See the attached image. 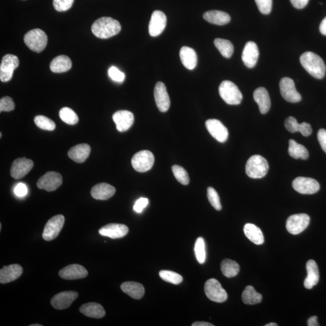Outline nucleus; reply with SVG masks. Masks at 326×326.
<instances>
[{"label": "nucleus", "mask_w": 326, "mask_h": 326, "mask_svg": "<svg viewBox=\"0 0 326 326\" xmlns=\"http://www.w3.org/2000/svg\"><path fill=\"white\" fill-rule=\"evenodd\" d=\"M179 57L182 64L187 69L192 70L197 66L198 57L193 48L186 46L182 47L179 51Z\"/></svg>", "instance_id": "obj_29"}, {"label": "nucleus", "mask_w": 326, "mask_h": 326, "mask_svg": "<svg viewBox=\"0 0 326 326\" xmlns=\"http://www.w3.org/2000/svg\"><path fill=\"white\" fill-rule=\"evenodd\" d=\"M195 253L196 258L200 264H203L206 259L205 241L203 237H198L195 244Z\"/></svg>", "instance_id": "obj_40"}, {"label": "nucleus", "mask_w": 326, "mask_h": 326, "mask_svg": "<svg viewBox=\"0 0 326 326\" xmlns=\"http://www.w3.org/2000/svg\"><path fill=\"white\" fill-rule=\"evenodd\" d=\"M34 165V162L31 159L26 158L15 159L11 166V177L16 179L24 177L32 170Z\"/></svg>", "instance_id": "obj_18"}, {"label": "nucleus", "mask_w": 326, "mask_h": 326, "mask_svg": "<svg viewBox=\"0 0 326 326\" xmlns=\"http://www.w3.org/2000/svg\"><path fill=\"white\" fill-rule=\"evenodd\" d=\"M308 276L305 280L306 289H311L317 284L319 279V270L317 263L314 260H309L306 263Z\"/></svg>", "instance_id": "obj_27"}, {"label": "nucleus", "mask_w": 326, "mask_h": 326, "mask_svg": "<svg viewBox=\"0 0 326 326\" xmlns=\"http://www.w3.org/2000/svg\"><path fill=\"white\" fill-rule=\"evenodd\" d=\"M35 123L38 128L46 130H53L56 125L53 120L44 116H37L35 117Z\"/></svg>", "instance_id": "obj_43"}, {"label": "nucleus", "mask_w": 326, "mask_h": 326, "mask_svg": "<svg viewBox=\"0 0 326 326\" xmlns=\"http://www.w3.org/2000/svg\"><path fill=\"white\" fill-rule=\"evenodd\" d=\"M221 269L224 276L231 278L239 273L240 266L235 261L226 259L222 261Z\"/></svg>", "instance_id": "obj_37"}, {"label": "nucleus", "mask_w": 326, "mask_h": 326, "mask_svg": "<svg viewBox=\"0 0 326 326\" xmlns=\"http://www.w3.org/2000/svg\"><path fill=\"white\" fill-rule=\"evenodd\" d=\"M116 188L109 184H97L91 188V195L97 200H107L113 197L116 194Z\"/></svg>", "instance_id": "obj_24"}, {"label": "nucleus", "mask_w": 326, "mask_h": 326, "mask_svg": "<svg viewBox=\"0 0 326 326\" xmlns=\"http://www.w3.org/2000/svg\"><path fill=\"white\" fill-rule=\"evenodd\" d=\"M292 187L298 193L312 195L317 193L319 190V184L315 179L311 178L299 177L292 182Z\"/></svg>", "instance_id": "obj_12"}, {"label": "nucleus", "mask_w": 326, "mask_h": 326, "mask_svg": "<svg viewBox=\"0 0 326 326\" xmlns=\"http://www.w3.org/2000/svg\"><path fill=\"white\" fill-rule=\"evenodd\" d=\"M255 2L262 14L268 15L271 12L273 0H255Z\"/></svg>", "instance_id": "obj_47"}, {"label": "nucleus", "mask_w": 326, "mask_h": 326, "mask_svg": "<svg viewBox=\"0 0 326 326\" xmlns=\"http://www.w3.org/2000/svg\"><path fill=\"white\" fill-rule=\"evenodd\" d=\"M89 275L88 270L84 266L78 264L68 265L60 270L59 275L65 280H77L86 278Z\"/></svg>", "instance_id": "obj_22"}, {"label": "nucleus", "mask_w": 326, "mask_h": 326, "mask_svg": "<svg viewBox=\"0 0 326 326\" xmlns=\"http://www.w3.org/2000/svg\"><path fill=\"white\" fill-rule=\"evenodd\" d=\"M253 97L259 106L261 113L265 114L269 112L270 100L268 91L265 88L260 87L254 91Z\"/></svg>", "instance_id": "obj_26"}, {"label": "nucleus", "mask_w": 326, "mask_h": 326, "mask_svg": "<svg viewBox=\"0 0 326 326\" xmlns=\"http://www.w3.org/2000/svg\"><path fill=\"white\" fill-rule=\"evenodd\" d=\"M285 126L289 132L291 133L300 132L305 137L309 136L312 132V127L309 123L306 122L298 123L293 117H289L285 120Z\"/></svg>", "instance_id": "obj_25"}, {"label": "nucleus", "mask_w": 326, "mask_h": 326, "mask_svg": "<svg viewBox=\"0 0 326 326\" xmlns=\"http://www.w3.org/2000/svg\"><path fill=\"white\" fill-rule=\"evenodd\" d=\"M207 197L210 203L215 209L218 211L222 209L220 196L214 188L211 187L207 188Z\"/></svg>", "instance_id": "obj_44"}, {"label": "nucleus", "mask_w": 326, "mask_h": 326, "mask_svg": "<svg viewBox=\"0 0 326 326\" xmlns=\"http://www.w3.org/2000/svg\"><path fill=\"white\" fill-rule=\"evenodd\" d=\"M78 293L72 291L61 292L55 295L51 300V305L58 310H63L70 307L78 297Z\"/></svg>", "instance_id": "obj_17"}, {"label": "nucleus", "mask_w": 326, "mask_h": 326, "mask_svg": "<svg viewBox=\"0 0 326 326\" xmlns=\"http://www.w3.org/2000/svg\"><path fill=\"white\" fill-rule=\"evenodd\" d=\"M23 273L22 266L18 264L5 266L0 270V283L6 284L14 281Z\"/></svg>", "instance_id": "obj_23"}, {"label": "nucleus", "mask_w": 326, "mask_h": 326, "mask_svg": "<svg viewBox=\"0 0 326 326\" xmlns=\"http://www.w3.org/2000/svg\"><path fill=\"white\" fill-rule=\"evenodd\" d=\"M42 325L41 324H37L30 325V326H42Z\"/></svg>", "instance_id": "obj_57"}, {"label": "nucleus", "mask_w": 326, "mask_h": 326, "mask_svg": "<svg viewBox=\"0 0 326 326\" xmlns=\"http://www.w3.org/2000/svg\"><path fill=\"white\" fill-rule=\"evenodd\" d=\"M214 44L224 57L230 58L232 57L234 46L230 41L224 39L217 38L214 40Z\"/></svg>", "instance_id": "obj_38"}, {"label": "nucleus", "mask_w": 326, "mask_h": 326, "mask_svg": "<svg viewBox=\"0 0 326 326\" xmlns=\"http://www.w3.org/2000/svg\"><path fill=\"white\" fill-rule=\"evenodd\" d=\"M319 31L321 34L326 36V17L321 21L319 25Z\"/></svg>", "instance_id": "obj_54"}, {"label": "nucleus", "mask_w": 326, "mask_h": 326, "mask_svg": "<svg viewBox=\"0 0 326 326\" xmlns=\"http://www.w3.org/2000/svg\"><path fill=\"white\" fill-rule=\"evenodd\" d=\"M208 132L220 143L226 142L228 139V131L223 123L217 119H208L205 122Z\"/></svg>", "instance_id": "obj_14"}, {"label": "nucleus", "mask_w": 326, "mask_h": 326, "mask_svg": "<svg viewBox=\"0 0 326 326\" xmlns=\"http://www.w3.org/2000/svg\"><path fill=\"white\" fill-rule=\"evenodd\" d=\"M192 326H214V325L210 323V322L197 321L194 322V323L192 324Z\"/></svg>", "instance_id": "obj_55"}, {"label": "nucleus", "mask_w": 326, "mask_h": 326, "mask_svg": "<svg viewBox=\"0 0 326 326\" xmlns=\"http://www.w3.org/2000/svg\"><path fill=\"white\" fill-rule=\"evenodd\" d=\"M244 235L251 242L256 244H262L264 242V236L262 230L253 224H247L243 227Z\"/></svg>", "instance_id": "obj_34"}, {"label": "nucleus", "mask_w": 326, "mask_h": 326, "mask_svg": "<svg viewBox=\"0 0 326 326\" xmlns=\"http://www.w3.org/2000/svg\"><path fill=\"white\" fill-rule=\"evenodd\" d=\"M172 170L176 179L182 185H188L190 178H189L188 173L185 169L178 165L172 166Z\"/></svg>", "instance_id": "obj_42"}, {"label": "nucleus", "mask_w": 326, "mask_h": 326, "mask_svg": "<svg viewBox=\"0 0 326 326\" xmlns=\"http://www.w3.org/2000/svg\"><path fill=\"white\" fill-rule=\"evenodd\" d=\"M269 165L265 158L259 155H255L249 159L246 166V174L254 179L262 178L268 173Z\"/></svg>", "instance_id": "obj_3"}, {"label": "nucleus", "mask_w": 326, "mask_h": 326, "mask_svg": "<svg viewBox=\"0 0 326 326\" xmlns=\"http://www.w3.org/2000/svg\"><path fill=\"white\" fill-rule=\"evenodd\" d=\"M301 63L303 68L316 79H321L325 76L326 67L323 60L318 55L311 51L302 55Z\"/></svg>", "instance_id": "obj_2"}, {"label": "nucleus", "mask_w": 326, "mask_h": 326, "mask_svg": "<svg viewBox=\"0 0 326 326\" xmlns=\"http://www.w3.org/2000/svg\"><path fill=\"white\" fill-rule=\"evenodd\" d=\"M65 218L58 214L49 220L45 225L42 237L45 240L50 241L57 238L64 226Z\"/></svg>", "instance_id": "obj_10"}, {"label": "nucleus", "mask_w": 326, "mask_h": 326, "mask_svg": "<svg viewBox=\"0 0 326 326\" xmlns=\"http://www.w3.org/2000/svg\"><path fill=\"white\" fill-rule=\"evenodd\" d=\"M317 137L322 149L326 153V130L324 129H319Z\"/></svg>", "instance_id": "obj_51"}, {"label": "nucleus", "mask_w": 326, "mask_h": 326, "mask_svg": "<svg viewBox=\"0 0 326 326\" xmlns=\"http://www.w3.org/2000/svg\"><path fill=\"white\" fill-rule=\"evenodd\" d=\"M204 291L205 294L210 301L216 303H223L227 301V293L221 283L214 279L208 280L205 283Z\"/></svg>", "instance_id": "obj_6"}, {"label": "nucleus", "mask_w": 326, "mask_h": 326, "mask_svg": "<svg viewBox=\"0 0 326 326\" xmlns=\"http://www.w3.org/2000/svg\"><path fill=\"white\" fill-rule=\"evenodd\" d=\"M60 117L61 119L68 125H76L79 121V117L76 113L67 107H63L60 110Z\"/></svg>", "instance_id": "obj_39"}, {"label": "nucleus", "mask_w": 326, "mask_h": 326, "mask_svg": "<svg viewBox=\"0 0 326 326\" xmlns=\"http://www.w3.org/2000/svg\"><path fill=\"white\" fill-rule=\"evenodd\" d=\"M91 147L86 143L79 144L71 148L68 152L69 157L77 163L84 162L89 157Z\"/></svg>", "instance_id": "obj_28"}, {"label": "nucleus", "mask_w": 326, "mask_h": 326, "mask_svg": "<svg viewBox=\"0 0 326 326\" xmlns=\"http://www.w3.org/2000/svg\"><path fill=\"white\" fill-rule=\"evenodd\" d=\"M242 299L244 304L254 305L258 304L262 301V295L257 292L254 287L247 286L244 288L242 295Z\"/></svg>", "instance_id": "obj_36"}, {"label": "nucleus", "mask_w": 326, "mask_h": 326, "mask_svg": "<svg viewBox=\"0 0 326 326\" xmlns=\"http://www.w3.org/2000/svg\"><path fill=\"white\" fill-rule=\"evenodd\" d=\"M74 2V0H53V4L58 12H65L72 7Z\"/></svg>", "instance_id": "obj_45"}, {"label": "nucleus", "mask_w": 326, "mask_h": 326, "mask_svg": "<svg viewBox=\"0 0 326 326\" xmlns=\"http://www.w3.org/2000/svg\"><path fill=\"white\" fill-rule=\"evenodd\" d=\"M108 74L111 79L117 83H123L125 80V75L122 71H120L118 68L113 66L111 67L108 70Z\"/></svg>", "instance_id": "obj_48"}, {"label": "nucleus", "mask_w": 326, "mask_h": 326, "mask_svg": "<svg viewBox=\"0 0 326 326\" xmlns=\"http://www.w3.org/2000/svg\"><path fill=\"white\" fill-rule=\"evenodd\" d=\"M167 24V17L162 12L155 11L152 13L149 24V32L151 37H158L162 34Z\"/></svg>", "instance_id": "obj_16"}, {"label": "nucleus", "mask_w": 326, "mask_h": 326, "mask_svg": "<svg viewBox=\"0 0 326 326\" xmlns=\"http://www.w3.org/2000/svg\"><path fill=\"white\" fill-rule=\"evenodd\" d=\"M24 41L31 50L37 53L43 51L47 44V36L41 29H36L30 31L24 36Z\"/></svg>", "instance_id": "obj_5"}, {"label": "nucleus", "mask_w": 326, "mask_h": 326, "mask_svg": "<svg viewBox=\"0 0 326 326\" xmlns=\"http://www.w3.org/2000/svg\"><path fill=\"white\" fill-rule=\"evenodd\" d=\"M277 325H278L275 323V322H270V323H268L265 325V326H277Z\"/></svg>", "instance_id": "obj_56"}, {"label": "nucleus", "mask_w": 326, "mask_h": 326, "mask_svg": "<svg viewBox=\"0 0 326 326\" xmlns=\"http://www.w3.org/2000/svg\"><path fill=\"white\" fill-rule=\"evenodd\" d=\"M27 185L22 182H19L14 188V193L18 197H24L28 194Z\"/></svg>", "instance_id": "obj_50"}, {"label": "nucleus", "mask_w": 326, "mask_h": 326, "mask_svg": "<svg viewBox=\"0 0 326 326\" xmlns=\"http://www.w3.org/2000/svg\"><path fill=\"white\" fill-rule=\"evenodd\" d=\"M309 223L310 217L307 214H296L288 218L286 227L289 233L296 235L303 232L308 227Z\"/></svg>", "instance_id": "obj_8"}, {"label": "nucleus", "mask_w": 326, "mask_h": 326, "mask_svg": "<svg viewBox=\"0 0 326 326\" xmlns=\"http://www.w3.org/2000/svg\"><path fill=\"white\" fill-rule=\"evenodd\" d=\"M155 161L154 155L151 151H140L133 156L131 164L133 169L139 172H146L152 168Z\"/></svg>", "instance_id": "obj_7"}, {"label": "nucleus", "mask_w": 326, "mask_h": 326, "mask_svg": "<svg viewBox=\"0 0 326 326\" xmlns=\"http://www.w3.org/2000/svg\"><path fill=\"white\" fill-rule=\"evenodd\" d=\"M149 200L146 198H140L135 202L133 209L136 213H141L145 208L149 205Z\"/></svg>", "instance_id": "obj_49"}, {"label": "nucleus", "mask_w": 326, "mask_h": 326, "mask_svg": "<svg viewBox=\"0 0 326 326\" xmlns=\"http://www.w3.org/2000/svg\"><path fill=\"white\" fill-rule=\"evenodd\" d=\"M129 232V228L124 224H109L99 230L100 235L112 239H119L125 237Z\"/></svg>", "instance_id": "obj_21"}, {"label": "nucleus", "mask_w": 326, "mask_h": 326, "mask_svg": "<svg viewBox=\"0 0 326 326\" xmlns=\"http://www.w3.org/2000/svg\"><path fill=\"white\" fill-rule=\"evenodd\" d=\"M318 318L317 316H313V317H310L308 320V326H319V324L317 321Z\"/></svg>", "instance_id": "obj_53"}, {"label": "nucleus", "mask_w": 326, "mask_h": 326, "mask_svg": "<svg viewBox=\"0 0 326 326\" xmlns=\"http://www.w3.org/2000/svg\"><path fill=\"white\" fill-rule=\"evenodd\" d=\"M203 17L205 20L210 23L219 25L227 24L231 20L230 16L227 13L220 11H210L205 12Z\"/></svg>", "instance_id": "obj_33"}, {"label": "nucleus", "mask_w": 326, "mask_h": 326, "mask_svg": "<svg viewBox=\"0 0 326 326\" xmlns=\"http://www.w3.org/2000/svg\"><path fill=\"white\" fill-rule=\"evenodd\" d=\"M71 67L72 63L70 59L65 55H60L54 58L50 65L51 71L55 73L66 72L71 69Z\"/></svg>", "instance_id": "obj_32"}, {"label": "nucleus", "mask_w": 326, "mask_h": 326, "mask_svg": "<svg viewBox=\"0 0 326 326\" xmlns=\"http://www.w3.org/2000/svg\"><path fill=\"white\" fill-rule=\"evenodd\" d=\"M154 97L156 106L159 112L162 113L168 112L171 105L170 98L165 85L161 82H158L155 85Z\"/></svg>", "instance_id": "obj_15"}, {"label": "nucleus", "mask_w": 326, "mask_h": 326, "mask_svg": "<svg viewBox=\"0 0 326 326\" xmlns=\"http://www.w3.org/2000/svg\"><path fill=\"white\" fill-rule=\"evenodd\" d=\"M292 5L296 9H302L308 5L309 0H290Z\"/></svg>", "instance_id": "obj_52"}, {"label": "nucleus", "mask_w": 326, "mask_h": 326, "mask_svg": "<svg viewBox=\"0 0 326 326\" xmlns=\"http://www.w3.org/2000/svg\"><path fill=\"white\" fill-rule=\"evenodd\" d=\"M259 56L257 45L253 41L248 42L244 45L242 55V60L246 66L253 68L257 64Z\"/></svg>", "instance_id": "obj_20"}, {"label": "nucleus", "mask_w": 326, "mask_h": 326, "mask_svg": "<svg viewBox=\"0 0 326 326\" xmlns=\"http://www.w3.org/2000/svg\"><path fill=\"white\" fill-rule=\"evenodd\" d=\"M159 276L164 281L174 285L180 284L183 280L180 275L171 270H162L159 273Z\"/></svg>", "instance_id": "obj_41"}, {"label": "nucleus", "mask_w": 326, "mask_h": 326, "mask_svg": "<svg viewBox=\"0 0 326 326\" xmlns=\"http://www.w3.org/2000/svg\"><path fill=\"white\" fill-rule=\"evenodd\" d=\"M63 184V177L56 172H48L42 176L37 182L39 188L47 192L56 191Z\"/></svg>", "instance_id": "obj_13"}, {"label": "nucleus", "mask_w": 326, "mask_h": 326, "mask_svg": "<svg viewBox=\"0 0 326 326\" xmlns=\"http://www.w3.org/2000/svg\"><path fill=\"white\" fill-rule=\"evenodd\" d=\"M113 119L116 123L117 129L122 132L131 127L134 122V116L129 111L120 110L113 114Z\"/></svg>", "instance_id": "obj_19"}, {"label": "nucleus", "mask_w": 326, "mask_h": 326, "mask_svg": "<svg viewBox=\"0 0 326 326\" xmlns=\"http://www.w3.org/2000/svg\"><path fill=\"white\" fill-rule=\"evenodd\" d=\"M120 288L123 292L136 300L141 299L145 295L144 286L140 283L126 282L122 283Z\"/></svg>", "instance_id": "obj_31"}, {"label": "nucleus", "mask_w": 326, "mask_h": 326, "mask_svg": "<svg viewBox=\"0 0 326 326\" xmlns=\"http://www.w3.org/2000/svg\"><path fill=\"white\" fill-rule=\"evenodd\" d=\"M19 64L17 57L14 55H6L3 58L0 65V80L3 83L11 80L14 71Z\"/></svg>", "instance_id": "obj_9"}, {"label": "nucleus", "mask_w": 326, "mask_h": 326, "mask_svg": "<svg viewBox=\"0 0 326 326\" xmlns=\"http://www.w3.org/2000/svg\"><path fill=\"white\" fill-rule=\"evenodd\" d=\"M288 152L289 155L295 159H307L309 156L307 149L293 140L289 141Z\"/></svg>", "instance_id": "obj_35"}, {"label": "nucleus", "mask_w": 326, "mask_h": 326, "mask_svg": "<svg viewBox=\"0 0 326 326\" xmlns=\"http://www.w3.org/2000/svg\"><path fill=\"white\" fill-rule=\"evenodd\" d=\"M220 95L228 105H239L242 100V94L232 82L224 80L219 87Z\"/></svg>", "instance_id": "obj_4"}, {"label": "nucleus", "mask_w": 326, "mask_h": 326, "mask_svg": "<svg viewBox=\"0 0 326 326\" xmlns=\"http://www.w3.org/2000/svg\"><path fill=\"white\" fill-rule=\"evenodd\" d=\"M0 137H1V138H2V133H0Z\"/></svg>", "instance_id": "obj_58"}, {"label": "nucleus", "mask_w": 326, "mask_h": 326, "mask_svg": "<svg viewBox=\"0 0 326 326\" xmlns=\"http://www.w3.org/2000/svg\"><path fill=\"white\" fill-rule=\"evenodd\" d=\"M15 105L11 97L6 96L0 100V112H9L15 109Z\"/></svg>", "instance_id": "obj_46"}, {"label": "nucleus", "mask_w": 326, "mask_h": 326, "mask_svg": "<svg viewBox=\"0 0 326 326\" xmlns=\"http://www.w3.org/2000/svg\"><path fill=\"white\" fill-rule=\"evenodd\" d=\"M280 90L282 96L291 103L301 102L302 96L295 89L294 82L289 77H283L280 82Z\"/></svg>", "instance_id": "obj_11"}, {"label": "nucleus", "mask_w": 326, "mask_h": 326, "mask_svg": "<svg viewBox=\"0 0 326 326\" xmlns=\"http://www.w3.org/2000/svg\"><path fill=\"white\" fill-rule=\"evenodd\" d=\"M82 314L90 318H102L106 312L103 306L97 303H88L81 306L79 309Z\"/></svg>", "instance_id": "obj_30"}, {"label": "nucleus", "mask_w": 326, "mask_h": 326, "mask_svg": "<svg viewBox=\"0 0 326 326\" xmlns=\"http://www.w3.org/2000/svg\"><path fill=\"white\" fill-rule=\"evenodd\" d=\"M120 22L111 17H102L97 19L91 26V31L96 37L107 39L119 34L121 31Z\"/></svg>", "instance_id": "obj_1"}]
</instances>
